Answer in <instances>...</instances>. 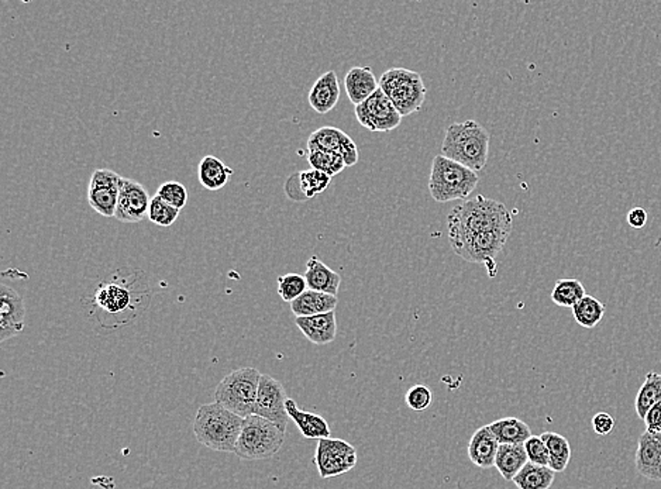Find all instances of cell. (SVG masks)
Segmentation results:
<instances>
[{"instance_id": "obj_1", "label": "cell", "mask_w": 661, "mask_h": 489, "mask_svg": "<svg viewBox=\"0 0 661 489\" xmlns=\"http://www.w3.org/2000/svg\"><path fill=\"white\" fill-rule=\"evenodd\" d=\"M152 288L144 272L120 268L100 280L82 298L88 320L103 330H116L135 322L148 309Z\"/></svg>"}, {"instance_id": "obj_2", "label": "cell", "mask_w": 661, "mask_h": 489, "mask_svg": "<svg viewBox=\"0 0 661 489\" xmlns=\"http://www.w3.org/2000/svg\"><path fill=\"white\" fill-rule=\"evenodd\" d=\"M447 226L449 237L494 230L512 232V215L504 203L477 195L471 199L462 200V203L450 210Z\"/></svg>"}, {"instance_id": "obj_3", "label": "cell", "mask_w": 661, "mask_h": 489, "mask_svg": "<svg viewBox=\"0 0 661 489\" xmlns=\"http://www.w3.org/2000/svg\"><path fill=\"white\" fill-rule=\"evenodd\" d=\"M245 419L218 402L205 403L196 412L193 435L200 445L213 451L235 453Z\"/></svg>"}, {"instance_id": "obj_4", "label": "cell", "mask_w": 661, "mask_h": 489, "mask_svg": "<svg viewBox=\"0 0 661 489\" xmlns=\"http://www.w3.org/2000/svg\"><path fill=\"white\" fill-rule=\"evenodd\" d=\"M489 134L475 120L450 125L442 144V155L477 171L484 170L489 162Z\"/></svg>"}, {"instance_id": "obj_5", "label": "cell", "mask_w": 661, "mask_h": 489, "mask_svg": "<svg viewBox=\"0 0 661 489\" xmlns=\"http://www.w3.org/2000/svg\"><path fill=\"white\" fill-rule=\"evenodd\" d=\"M479 180L477 172L440 154L432 162L429 190L432 198L439 203L467 200L479 185Z\"/></svg>"}, {"instance_id": "obj_6", "label": "cell", "mask_w": 661, "mask_h": 489, "mask_svg": "<svg viewBox=\"0 0 661 489\" xmlns=\"http://www.w3.org/2000/svg\"><path fill=\"white\" fill-rule=\"evenodd\" d=\"M285 433L280 426L261 416H248L243 422L235 454L241 460H268L283 448Z\"/></svg>"}, {"instance_id": "obj_7", "label": "cell", "mask_w": 661, "mask_h": 489, "mask_svg": "<svg viewBox=\"0 0 661 489\" xmlns=\"http://www.w3.org/2000/svg\"><path fill=\"white\" fill-rule=\"evenodd\" d=\"M261 375L263 374L253 367L231 371L219 383L215 402L243 419L254 415Z\"/></svg>"}, {"instance_id": "obj_8", "label": "cell", "mask_w": 661, "mask_h": 489, "mask_svg": "<svg viewBox=\"0 0 661 489\" xmlns=\"http://www.w3.org/2000/svg\"><path fill=\"white\" fill-rule=\"evenodd\" d=\"M379 89L389 97L401 116L419 112L426 99V87L419 72L391 68L379 78Z\"/></svg>"}, {"instance_id": "obj_9", "label": "cell", "mask_w": 661, "mask_h": 489, "mask_svg": "<svg viewBox=\"0 0 661 489\" xmlns=\"http://www.w3.org/2000/svg\"><path fill=\"white\" fill-rule=\"evenodd\" d=\"M509 235L510 230H494V232L449 237V242L453 252L462 260L485 264L489 267V271H494L495 257L502 252Z\"/></svg>"}, {"instance_id": "obj_10", "label": "cell", "mask_w": 661, "mask_h": 489, "mask_svg": "<svg viewBox=\"0 0 661 489\" xmlns=\"http://www.w3.org/2000/svg\"><path fill=\"white\" fill-rule=\"evenodd\" d=\"M357 460L358 454L353 445L341 438H331L318 441L313 458L319 476L323 480L350 473L356 468Z\"/></svg>"}, {"instance_id": "obj_11", "label": "cell", "mask_w": 661, "mask_h": 489, "mask_svg": "<svg viewBox=\"0 0 661 489\" xmlns=\"http://www.w3.org/2000/svg\"><path fill=\"white\" fill-rule=\"evenodd\" d=\"M356 117L361 126L374 133L392 132L402 122L401 113L379 88L373 97L356 106Z\"/></svg>"}, {"instance_id": "obj_12", "label": "cell", "mask_w": 661, "mask_h": 489, "mask_svg": "<svg viewBox=\"0 0 661 489\" xmlns=\"http://www.w3.org/2000/svg\"><path fill=\"white\" fill-rule=\"evenodd\" d=\"M123 180L112 170H95L88 188V202L103 217H113L119 203Z\"/></svg>"}, {"instance_id": "obj_13", "label": "cell", "mask_w": 661, "mask_h": 489, "mask_svg": "<svg viewBox=\"0 0 661 489\" xmlns=\"http://www.w3.org/2000/svg\"><path fill=\"white\" fill-rule=\"evenodd\" d=\"M286 400H288V396H286L283 383L275 378L263 374L260 385H258L254 415L261 416L286 431L289 420H291L286 413Z\"/></svg>"}, {"instance_id": "obj_14", "label": "cell", "mask_w": 661, "mask_h": 489, "mask_svg": "<svg viewBox=\"0 0 661 489\" xmlns=\"http://www.w3.org/2000/svg\"><path fill=\"white\" fill-rule=\"evenodd\" d=\"M306 150H321L334 152L343 157L346 167H353L358 162V149L350 135L338 127H321L309 135Z\"/></svg>"}, {"instance_id": "obj_15", "label": "cell", "mask_w": 661, "mask_h": 489, "mask_svg": "<svg viewBox=\"0 0 661 489\" xmlns=\"http://www.w3.org/2000/svg\"><path fill=\"white\" fill-rule=\"evenodd\" d=\"M152 198L137 180L125 178L115 217L123 223H138L148 217Z\"/></svg>"}, {"instance_id": "obj_16", "label": "cell", "mask_w": 661, "mask_h": 489, "mask_svg": "<svg viewBox=\"0 0 661 489\" xmlns=\"http://www.w3.org/2000/svg\"><path fill=\"white\" fill-rule=\"evenodd\" d=\"M26 309L24 302L14 288L2 283L0 287V341L16 337L24 328Z\"/></svg>"}, {"instance_id": "obj_17", "label": "cell", "mask_w": 661, "mask_h": 489, "mask_svg": "<svg viewBox=\"0 0 661 489\" xmlns=\"http://www.w3.org/2000/svg\"><path fill=\"white\" fill-rule=\"evenodd\" d=\"M636 471L650 481H661V433L646 430L636 450Z\"/></svg>"}, {"instance_id": "obj_18", "label": "cell", "mask_w": 661, "mask_h": 489, "mask_svg": "<svg viewBox=\"0 0 661 489\" xmlns=\"http://www.w3.org/2000/svg\"><path fill=\"white\" fill-rule=\"evenodd\" d=\"M331 177L318 170L301 171L286 180L285 193L289 199L296 202L312 199L321 195L330 185Z\"/></svg>"}, {"instance_id": "obj_19", "label": "cell", "mask_w": 661, "mask_h": 489, "mask_svg": "<svg viewBox=\"0 0 661 489\" xmlns=\"http://www.w3.org/2000/svg\"><path fill=\"white\" fill-rule=\"evenodd\" d=\"M295 325L303 335L316 346L329 345L338 335V320L334 312L295 318Z\"/></svg>"}, {"instance_id": "obj_20", "label": "cell", "mask_w": 661, "mask_h": 489, "mask_svg": "<svg viewBox=\"0 0 661 489\" xmlns=\"http://www.w3.org/2000/svg\"><path fill=\"white\" fill-rule=\"evenodd\" d=\"M340 99V84L334 71L324 72L316 79L309 92V105L319 115H326L338 105Z\"/></svg>"}, {"instance_id": "obj_21", "label": "cell", "mask_w": 661, "mask_h": 489, "mask_svg": "<svg viewBox=\"0 0 661 489\" xmlns=\"http://www.w3.org/2000/svg\"><path fill=\"white\" fill-rule=\"evenodd\" d=\"M344 87H346L347 97L351 104H363L376 94L379 88V81H377L373 69L369 67H353L344 77Z\"/></svg>"}, {"instance_id": "obj_22", "label": "cell", "mask_w": 661, "mask_h": 489, "mask_svg": "<svg viewBox=\"0 0 661 489\" xmlns=\"http://www.w3.org/2000/svg\"><path fill=\"white\" fill-rule=\"evenodd\" d=\"M286 413H288L289 419L298 426L303 438L318 441L330 438V426L326 422V419L316 413L301 411L295 401L291 398L286 400Z\"/></svg>"}, {"instance_id": "obj_23", "label": "cell", "mask_w": 661, "mask_h": 489, "mask_svg": "<svg viewBox=\"0 0 661 489\" xmlns=\"http://www.w3.org/2000/svg\"><path fill=\"white\" fill-rule=\"evenodd\" d=\"M498 448H499V443H498L497 438H495L489 426H482L475 431L471 440H470V460L474 466L484 468V470L495 467Z\"/></svg>"}, {"instance_id": "obj_24", "label": "cell", "mask_w": 661, "mask_h": 489, "mask_svg": "<svg viewBox=\"0 0 661 489\" xmlns=\"http://www.w3.org/2000/svg\"><path fill=\"white\" fill-rule=\"evenodd\" d=\"M305 280L308 283V290L338 297L341 283L340 275L328 265L323 264L316 255H312L306 263Z\"/></svg>"}, {"instance_id": "obj_25", "label": "cell", "mask_w": 661, "mask_h": 489, "mask_svg": "<svg viewBox=\"0 0 661 489\" xmlns=\"http://www.w3.org/2000/svg\"><path fill=\"white\" fill-rule=\"evenodd\" d=\"M338 297L329 293L308 290L298 300L291 303V310L296 318L321 315V313L334 312L338 306Z\"/></svg>"}, {"instance_id": "obj_26", "label": "cell", "mask_w": 661, "mask_h": 489, "mask_svg": "<svg viewBox=\"0 0 661 489\" xmlns=\"http://www.w3.org/2000/svg\"><path fill=\"white\" fill-rule=\"evenodd\" d=\"M233 174H235V171L215 155L203 157L198 167L200 185L208 190L222 189L228 185V180Z\"/></svg>"}, {"instance_id": "obj_27", "label": "cell", "mask_w": 661, "mask_h": 489, "mask_svg": "<svg viewBox=\"0 0 661 489\" xmlns=\"http://www.w3.org/2000/svg\"><path fill=\"white\" fill-rule=\"evenodd\" d=\"M529 463L525 445H499L495 468L505 481H514L515 476Z\"/></svg>"}, {"instance_id": "obj_28", "label": "cell", "mask_w": 661, "mask_h": 489, "mask_svg": "<svg viewBox=\"0 0 661 489\" xmlns=\"http://www.w3.org/2000/svg\"><path fill=\"white\" fill-rule=\"evenodd\" d=\"M499 445H525L532 438L529 426L517 418H504L489 425Z\"/></svg>"}, {"instance_id": "obj_29", "label": "cell", "mask_w": 661, "mask_h": 489, "mask_svg": "<svg viewBox=\"0 0 661 489\" xmlns=\"http://www.w3.org/2000/svg\"><path fill=\"white\" fill-rule=\"evenodd\" d=\"M555 480V473L546 466L527 463L512 483L517 489H550Z\"/></svg>"}, {"instance_id": "obj_30", "label": "cell", "mask_w": 661, "mask_h": 489, "mask_svg": "<svg viewBox=\"0 0 661 489\" xmlns=\"http://www.w3.org/2000/svg\"><path fill=\"white\" fill-rule=\"evenodd\" d=\"M540 438L546 443L550 454L549 467L555 474L563 473L572 460V446L564 436L554 431H545Z\"/></svg>"}, {"instance_id": "obj_31", "label": "cell", "mask_w": 661, "mask_h": 489, "mask_svg": "<svg viewBox=\"0 0 661 489\" xmlns=\"http://www.w3.org/2000/svg\"><path fill=\"white\" fill-rule=\"evenodd\" d=\"M658 402H661V374L648 373L636 395V415L643 420L650 408Z\"/></svg>"}, {"instance_id": "obj_32", "label": "cell", "mask_w": 661, "mask_h": 489, "mask_svg": "<svg viewBox=\"0 0 661 489\" xmlns=\"http://www.w3.org/2000/svg\"><path fill=\"white\" fill-rule=\"evenodd\" d=\"M605 308L604 303L598 300L597 298L585 295L577 305L573 308V316L575 322L582 328H594L600 325V320L604 319Z\"/></svg>"}, {"instance_id": "obj_33", "label": "cell", "mask_w": 661, "mask_h": 489, "mask_svg": "<svg viewBox=\"0 0 661 489\" xmlns=\"http://www.w3.org/2000/svg\"><path fill=\"white\" fill-rule=\"evenodd\" d=\"M587 295L584 285L578 280L567 278L555 282L552 291V300L560 308H574Z\"/></svg>"}, {"instance_id": "obj_34", "label": "cell", "mask_w": 661, "mask_h": 489, "mask_svg": "<svg viewBox=\"0 0 661 489\" xmlns=\"http://www.w3.org/2000/svg\"><path fill=\"white\" fill-rule=\"evenodd\" d=\"M308 162L312 170H318L329 177L343 172L346 167L343 157L334 152H321V150H308Z\"/></svg>"}, {"instance_id": "obj_35", "label": "cell", "mask_w": 661, "mask_h": 489, "mask_svg": "<svg viewBox=\"0 0 661 489\" xmlns=\"http://www.w3.org/2000/svg\"><path fill=\"white\" fill-rule=\"evenodd\" d=\"M278 295L283 298L285 302L293 303L298 300L303 293L308 291V283L305 277L299 274H286L278 277Z\"/></svg>"}, {"instance_id": "obj_36", "label": "cell", "mask_w": 661, "mask_h": 489, "mask_svg": "<svg viewBox=\"0 0 661 489\" xmlns=\"http://www.w3.org/2000/svg\"><path fill=\"white\" fill-rule=\"evenodd\" d=\"M181 210L168 205L164 200L158 197L152 198L150 209H148V220L161 227H170L173 223L177 222Z\"/></svg>"}, {"instance_id": "obj_37", "label": "cell", "mask_w": 661, "mask_h": 489, "mask_svg": "<svg viewBox=\"0 0 661 489\" xmlns=\"http://www.w3.org/2000/svg\"><path fill=\"white\" fill-rule=\"evenodd\" d=\"M155 197L160 198V199L164 200L168 205H171V207L178 210L187 207V188L183 187L178 180H168V182H164V184L158 188Z\"/></svg>"}, {"instance_id": "obj_38", "label": "cell", "mask_w": 661, "mask_h": 489, "mask_svg": "<svg viewBox=\"0 0 661 489\" xmlns=\"http://www.w3.org/2000/svg\"><path fill=\"white\" fill-rule=\"evenodd\" d=\"M405 402L412 411L422 412V411H426L433 402V393L427 386L414 385L405 395Z\"/></svg>"}, {"instance_id": "obj_39", "label": "cell", "mask_w": 661, "mask_h": 489, "mask_svg": "<svg viewBox=\"0 0 661 489\" xmlns=\"http://www.w3.org/2000/svg\"><path fill=\"white\" fill-rule=\"evenodd\" d=\"M526 448L527 460L529 463L537 464V466H546L549 467L550 454L547 446L540 436H532L529 440L525 443Z\"/></svg>"}, {"instance_id": "obj_40", "label": "cell", "mask_w": 661, "mask_h": 489, "mask_svg": "<svg viewBox=\"0 0 661 489\" xmlns=\"http://www.w3.org/2000/svg\"><path fill=\"white\" fill-rule=\"evenodd\" d=\"M615 428V420L612 416L607 412H600L592 418V429L595 433L600 436L610 435V431Z\"/></svg>"}, {"instance_id": "obj_41", "label": "cell", "mask_w": 661, "mask_h": 489, "mask_svg": "<svg viewBox=\"0 0 661 489\" xmlns=\"http://www.w3.org/2000/svg\"><path fill=\"white\" fill-rule=\"evenodd\" d=\"M643 422L646 423L647 430L660 431L661 433V402L656 403L655 406L650 408V411L646 413Z\"/></svg>"}, {"instance_id": "obj_42", "label": "cell", "mask_w": 661, "mask_h": 489, "mask_svg": "<svg viewBox=\"0 0 661 489\" xmlns=\"http://www.w3.org/2000/svg\"><path fill=\"white\" fill-rule=\"evenodd\" d=\"M647 212L643 208H633L632 210L628 212V216H626V220H628V223H629L630 227H633V229H643L646 223H647Z\"/></svg>"}]
</instances>
